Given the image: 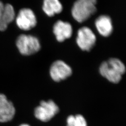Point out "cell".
Returning <instances> with one entry per match:
<instances>
[{
  "instance_id": "obj_2",
  "label": "cell",
  "mask_w": 126,
  "mask_h": 126,
  "mask_svg": "<svg viewBox=\"0 0 126 126\" xmlns=\"http://www.w3.org/2000/svg\"><path fill=\"white\" fill-rule=\"evenodd\" d=\"M97 0H77L72 9L73 18L79 23H83L96 12Z\"/></svg>"
},
{
  "instance_id": "obj_5",
  "label": "cell",
  "mask_w": 126,
  "mask_h": 126,
  "mask_svg": "<svg viewBox=\"0 0 126 126\" xmlns=\"http://www.w3.org/2000/svg\"><path fill=\"white\" fill-rule=\"evenodd\" d=\"M96 37L89 28H81L78 32L76 38L77 45L83 51H89L94 46Z\"/></svg>"
},
{
  "instance_id": "obj_1",
  "label": "cell",
  "mask_w": 126,
  "mask_h": 126,
  "mask_svg": "<svg viewBox=\"0 0 126 126\" xmlns=\"http://www.w3.org/2000/svg\"><path fill=\"white\" fill-rule=\"evenodd\" d=\"M99 71L101 76L108 80L113 83H118L126 72V67L119 59L111 58L101 63Z\"/></svg>"
},
{
  "instance_id": "obj_10",
  "label": "cell",
  "mask_w": 126,
  "mask_h": 126,
  "mask_svg": "<svg viewBox=\"0 0 126 126\" xmlns=\"http://www.w3.org/2000/svg\"><path fill=\"white\" fill-rule=\"evenodd\" d=\"M95 26L98 32L104 37L109 36L113 32V25L111 18L108 16L102 15L95 21Z\"/></svg>"
},
{
  "instance_id": "obj_11",
  "label": "cell",
  "mask_w": 126,
  "mask_h": 126,
  "mask_svg": "<svg viewBox=\"0 0 126 126\" xmlns=\"http://www.w3.org/2000/svg\"><path fill=\"white\" fill-rule=\"evenodd\" d=\"M15 17V12L13 6L7 4L4 6V9L0 18V31H5L10 23H11Z\"/></svg>"
},
{
  "instance_id": "obj_12",
  "label": "cell",
  "mask_w": 126,
  "mask_h": 126,
  "mask_svg": "<svg viewBox=\"0 0 126 126\" xmlns=\"http://www.w3.org/2000/svg\"><path fill=\"white\" fill-rule=\"evenodd\" d=\"M43 9L47 16H53L55 14L60 13L63 7L59 0H44Z\"/></svg>"
},
{
  "instance_id": "obj_4",
  "label": "cell",
  "mask_w": 126,
  "mask_h": 126,
  "mask_svg": "<svg viewBox=\"0 0 126 126\" xmlns=\"http://www.w3.org/2000/svg\"><path fill=\"white\" fill-rule=\"evenodd\" d=\"M59 110L58 106L53 100H44L35 108L34 115L36 119L42 122H49L59 113Z\"/></svg>"
},
{
  "instance_id": "obj_8",
  "label": "cell",
  "mask_w": 126,
  "mask_h": 126,
  "mask_svg": "<svg viewBox=\"0 0 126 126\" xmlns=\"http://www.w3.org/2000/svg\"><path fill=\"white\" fill-rule=\"evenodd\" d=\"M16 109L13 103L3 94H0V122H9L13 119Z\"/></svg>"
},
{
  "instance_id": "obj_7",
  "label": "cell",
  "mask_w": 126,
  "mask_h": 126,
  "mask_svg": "<svg viewBox=\"0 0 126 126\" xmlns=\"http://www.w3.org/2000/svg\"><path fill=\"white\" fill-rule=\"evenodd\" d=\"M36 17L30 9H23L19 11L16 18V23L18 28L23 31H29L36 25Z\"/></svg>"
},
{
  "instance_id": "obj_3",
  "label": "cell",
  "mask_w": 126,
  "mask_h": 126,
  "mask_svg": "<svg viewBox=\"0 0 126 126\" xmlns=\"http://www.w3.org/2000/svg\"><path fill=\"white\" fill-rule=\"evenodd\" d=\"M16 45L20 53L24 56L35 54L41 48L40 41L37 37L25 34L18 36L16 41Z\"/></svg>"
},
{
  "instance_id": "obj_15",
  "label": "cell",
  "mask_w": 126,
  "mask_h": 126,
  "mask_svg": "<svg viewBox=\"0 0 126 126\" xmlns=\"http://www.w3.org/2000/svg\"><path fill=\"white\" fill-rule=\"evenodd\" d=\"M19 126H30L29 125H28V124H22V125H20Z\"/></svg>"
},
{
  "instance_id": "obj_13",
  "label": "cell",
  "mask_w": 126,
  "mask_h": 126,
  "mask_svg": "<svg viewBox=\"0 0 126 126\" xmlns=\"http://www.w3.org/2000/svg\"><path fill=\"white\" fill-rule=\"evenodd\" d=\"M67 126H87V124L84 117L81 114H77L68 117Z\"/></svg>"
},
{
  "instance_id": "obj_14",
  "label": "cell",
  "mask_w": 126,
  "mask_h": 126,
  "mask_svg": "<svg viewBox=\"0 0 126 126\" xmlns=\"http://www.w3.org/2000/svg\"><path fill=\"white\" fill-rule=\"evenodd\" d=\"M4 5L2 3V2L0 1V18L1 17L2 13L3 10L4 9Z\"/></svg>"
},
{
  "instance_id": "obj_9",
  "label": "cell",
  "mask_w": 126,
  "mask_h": 126,
  "mask_svg": "<svg viewBox=\"0 0 126 126\" xmlns=\"http://www.w3.org/2000/svg\"><path fill=\"white\" fill-rule=\"evenodd\" d=\"M53 32L57 41L63 42L72 36V26L70 23L59 20L54 24Z\"/></svg>"
},
{
  "instance_id": "obj_6",
  "label": "cell",
  "mask_w": 126,
  "mask_h": 126,
  "mask_svg": "<svg viewBox=\"0 0 126 126\" xmlns=\"http://www.w3.org/2000/svg\"><path fill=\"white\" fill-rule=\"evenodd\" d=\"M72 69L62 60H57L51 64L50 69V76L55 82L66 79L72 74Z\"/></svg>"
}]
</instances>
